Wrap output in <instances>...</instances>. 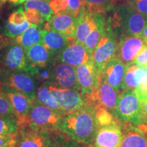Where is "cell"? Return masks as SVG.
<instances>
[{
  "mask_svg": "<svg viewBox=\"0 0 147 147\" xmlns=\"http://www.w3.org/2000/svg\"><path fill=\"white\" fill-rule=\"evenodd\" d=\"M98 127L96 107L89 104L62 116L57 130L69 138L89 147L93 142Z\"/></svg>",
  "mask_w": 147,
  "mask_h": 147,
  "instance_id": "6da1fadb",
  "label": "cell"
},
{
  "mask_svg": "<svg viewBox=\"0 0 147 147\" xmlns=\"http://www.w3.org/2000/svg\"><path fill=\"white\" fill-rule=\"evenodd\" d=\"M113 14L108 18L112 27L121 34L130 36H140L147 24V18L135 10L126 1L115 5Z\"/></svg>",
  "mask_w": 147,
  "mask_h": 147,
  "instance_id": "7a4b0ae2",
  "label": "cell"
},
{
  "mask_svg": "<svg viewBox=\"0 0 147 147\" xmlns=\"http://www.w3.org/2000/svg\"><path fill=\"white\" fill-rule=\"evenodd\" d=\"M115 114L121 123L129 122L136 126L144 124L142 121L140 100L136 89L127 90L119 93Z\"/></svg>",
  "mask_w": 147,
  "mask_h": 147,
  "instance_id": "3957f363",
  "label": "cell"
},
{
  "mask_svg": "<svg viewBox=\"0 0 147 147\" xmlns=\"http://www.w3.org/2000/svg\"><path fill=\"white\" fill-rule=\"evenodd\" d=\"M0 84L21 92L35 101L38 83L28 71L0 69Z\"/></svg>",
  "mask_w": 147,
  "mask_h": 147,
  "instance_id": "277c9868",
  "label": "cell"
},
{
  "mask_svg": "<svg viewBox=\"0 0 147 147\" xmlns=\"http://www.w3.org/2000/svg\"><path fill=\"white\" fill-rule=\"evenodd\" d=\"M54 95L62 115L76 111L89 104L79 90L60 87L51 81L45 82Z\"/></svg>",
  "mask_w": 147,
  "mask_h": 147,
  "instance_id": "5b68a950",
  "label": "cell"
},
{
  "mask_svg": "<svg viewBox=\"0 0 147 147\" xmlns=\"http://www.w3.org/2000/svg\"><path fill=\"white\" fill-rule=\"evenodd\" d=\"M59 131H50L28 123L19 126L16 147H50Z\"/></svg>",
  "mask_w": 147,
  "mask_h": 147,
  "instance_id": "8992f818",
  "label": "cell"
},
{
  "mask_svg": "<svg viewBox=\"0 0 147 147\" xmlns=\"http://www.w3.org/2000/svg\"><path fill=\"white\" fill-rule=\"evenodd\" d=\"M107 22V32L102 37L94 52L91 55V60L100 72L108 62L115 57L118 43V32L112 27L108 18Z\"/></svg>",
  "mask_w": 147,
  "mask_h": 147,
  "instance_id": "52a82bcc",
  "label": "cell"
},
{
  "mask_svg": "<svg viewBox=\"0 0 147 147\" xmlns=\"http://www.w3.org/2000/svg\"><path fill=\"white\" fill-rule=\"evenodd\" d=\"M76 71L80 91L88 103L91 104L92 98L100 83V72L91 59L77 66Z\"/></svg>",
  "mask_w": 147,
  "mask_h": 147,
  "instance_id": "ba28073f",
  "label": "cell"
},
{
  "mask_svg": "<svg viewBox=\"0 0 147 147\" xmlns=\"http://www.w3.org/2000/svg\"><path fill=\"white\" fill-rule=\"evenodd\" d=\"M0 69L28 72L30 71L31 66L27 61L25 50L13 39L0 52Z\"/></svg>",
  "mask_w": 147,
  "mask_h": 147,
  "instance_id": "9c48e42d",
  "label": "cell"
},
{
  "mask_svg": "<svg viewBox=\"0 0 147 147\" xmlns=\"http://www.w3.org/2000/svg\"><path fill=\"white\" fill-rule=\"evenodd\" d=\"M62 116L51 108L34 101L29 110L27 123L50 131H58L57 126Z\"/></svg>",
  "mask_w": 147,
  "mask_h": 147,
  "instance_id": "30bf717a",
  "label": "cell"
},
{
  "mask_svg": "<svg viewBox=\"0 0 147 147\" xmlns=\"http://www.w3.org/2000/svg\"><path fill=\"white\" fill-rule=\"evenodd\" d=\"M144 45V42L140 36L121 34L119 38L115 57L125 65L131 63Z\"/></svg>",
  "mask_w": 147,
  "mask_h": 147,
  "instance_id": "8fae6325",
  "label": "cell"
},
{
  "mask_svg": "<svg viewBox=\"0 0 147 147\" xmlns=\"http://www.w3.org/2000/svg\"><path fill=\"white\" fill-rule=\"evenodd\" d=\"M123 123L116 121L97 129L94 140L89 147H121Z\"/></svg>",
  "mask_w": 147,
  "mask_h": 147,
  "instance_id": "7c38bea8",
  "label": "cell"
},
{
  "mask_svg": "<svg viewBox=\"0 0 147 147\" xmlns=\"http://www.w3.org/2000/svg\"><path fill=\"white\" fill-rule=\"evenodd\" d=\"M49 81L60 87L74 89L80 91L77 80L76 67L67 63H62L56 59L53 64L52 76Z\"/></svg>",
  "mask_w": 147,
  "mask_h": 147,
  "instance_id": "4fadbf2b",
  "label": "cell"
},
{
  "mask_svg": "<svg viewBox=\"0 0 147 147\" xmlns=\"http://www.w3.org/2000/svg\"><path fill=\"white\" fill-rule=\"evenodd\" d=\"M119 95L118 92L104 80L100 74V83L92 98L91 104L106 108L116 117V105Z\"/></svg>",
  "mask_w": 147,
  "mask_h": 147,
  "instance_id": "5bb4252c",
  "label": "cell"
},
{
  "mask_svg": "<svg viewBox=\"0 0 147 147\" xmlns=\"http://www.w3.org/2000/svg\"><path fill=\"white\" fill-rule=\"evenodd\" d=\"M1 87L12 104L14 115L17 119L19 126L26 124L29 110L32 108L34 101L16 90L5 87L2 84Z\"/></svg>",
  "mask_w": 147,
  "mask_h": 147,
  "instance_id": "9a60e30c",
  "label": "cell"
},
{
  "mask_svg": "<svg viewBox=\"0 0 147 147\" xmlns=\"http://www.w3.org/2000/svg\"><path fill=\"white\" fill-rule=\"evenodd\" d=\"M55 59L62 63H67L76 67L91 60V55L83 44L78 43L73 40L57 55Z\"/></svg>",
  "mask_w": 147,
  "mask_h": 147,
  "instance_id": "2e32d148",
  "label": "cell"
},
{
  "mask_svg": "<svg viewBox=\"0 0 147 147\" xmlns=\"http://www.w3.org/2000/svg\"><path fill=\"white\" fill-rule=\"evenodd\" d=\"M77 18L68 13L53 14L44 25L45 29H52L74 40Z\"/></svg>",
  "mask_w": 147,
  "mask_h": 147,
  "instance_id": "e0dca14e",
  "label": "cell"
},
{
  "mask_svg": "<svg viewBox=\"0 0 147 147\" xmlns=\"http://www.w3.org/2000/svg\"><path fill=\"white\" fill-rule=\"evenodd\" d=\"M125 70V64L118 58L114 57L108 62L100 74L104 80L120 93Z\"/></svg>",
  "mask_w": 147,
  "mask_h": 147,
  "instance_id": "ac0fdd59",
  "label": "cell"
},
{
  "mask_svg": "<svg viewBox=\"0 0 147 147\" xmlns=\"http://www.w3.org/2000/svg\"><path fill=\"white\" fill-rule=\"evenodd\" d=\"M121 147H147V131L131 123H124Z\"/></svg>",
  "mask_w": 147,
  "mask_h": 147,
  "instance_id": "d6986e66",
  "label": "cell"
},
{
  "mask_svg": "<svg viewBox=\"0 0 147 147\" xmlns=\"http://www.w3.org/2000/svg\"><path fill=\"white\" fill-rule=\"evenodd\" d=\"M27 61L32 67H45L55 61V57L42 43L36 44L25 50Z\"/></svg>",
  "mask_w": 147,
  "mask_h": 147,
  "instance_id": "ffe728a7",
  "label": "cell"
},
{
  "mask_svg": "<svg viewBox=\"0 0 147 147\" xmlns=\"http://www.w3.org/2000/svg\"><path fill=\"white\" fill-rule=\"evenodd\" d=\"M76 18V27L74 36V40L78 43L84 45L87 37L97 25L95 15L84 7Z\"/></svg>",
  "mask_w": 147,
  "mask_h": 147,
  "instance_id": "44dd1931",
  "label": "cell"
},
{
  "mask_svg": "<svg viewBox=\"0 0 147 147\" xmlns=\"http://www.w3.org/2000/svg\"><path fill=\"white\" fill-rule=\"evenodd\" d=\"M42 43L55 57L74 40L52 29H42Z\"/></svg>",
  "mask_w": 147,
  "mask_h": 147,
  "instance_id": "7402d4cb",
  "label": "cell"
},
{
  "mask_svg": "<svg viewBox=\"0 0 147 147\" xmlns=\"http://www.w3.org/2000/svg\"><path fill=\"white\" fill-rule=\"evenodd\" d=\"M96 27L87 37L84 45L90 55L93 54L100 40L107 32L108 22L104 13H95Z\"/></svg>",
  "mask_w": 147,
  "mask_h": 147,
  "instance_id": "603a6c76",
  "label": "cell"
},
{
  "mask_svg": "<svg viewBox=\"0 0 147 147\" xmlns=\"http://www.w3.org/2000/svg\"><path fill=\"white\" fill-rule=\"evenodd\" d=\"M144 75L145 70L143 67L133 63L126 65V70L121 87V92L136 89L142 82Z\"/></svg>",
  "mask_w": 147,
  "mask_h": 147,
  "instance_id": "cb8c5ba5",
  "label": "cell"
},
{
  "mask_svg": "<svg viewBox=\"0 0 147 147\" xmlns=\"http://www.w3.org/2000/svg\"><path fill=\"white\" fill-rule=\"evenodd\" d=\"M13 40L27 50L32 46L42 42V27L32 25L23 34L13 38Z\"/></svg>",
  "mask_w": 147,
  "mask_h": 147,
  "instance_id": "d4e9b609",
  "label": "cell"
},
{
  "mask_svg": "<svg viewBox=\"0 0 147 147\" xmlns=\"http://www.w3.org/2000/svg\"><path fill=\"white\" fill-rule=\"evenodd\" d=\"M35 102L47 106L55 111L60 113L59 108L56 99L55 98L54 95L51 93L50 89L46 82H44L38 86L36 91Z\"/></svg>",
  "mask_w": 147,
  "mask_h": 147,
  "instance_id": "484cf974",
  "label": "cell"
},
{
  "mask_svg": "<svg viewBox=\"0 0 147 147\" xmlns=\"http://www.w3.org/2000/svg\"><path fill=\"white\" fill-rule=\"evenodd\" d=\"M84 7L91 13H104L113 10L117 0H83Z\"/></svg>",
  "mask_w": 147,
  "mask_h": 147,
  "instance_id": "4316f807",
  "label": "cell"
},
{
  "mask_svg": "<svg viewBox=\"0 0 147 147\" xmlns=\"http://www.w3.org/2000/svg\"><path fill=\"white\" fill-rule=\"evenodd\" d=\"M23 5L25 10H33L41 14L46 22L54 14L49 3L43 0H26Z\"/></svg>",
  "mask_w": 147,
  "mask_h": 147,
  "instance_id": "83f0119b",
  "label": "cell"
},
{
  "mask_svg": "<svg viewBox=\"0 0 147 147\" xmlns=\"http://www.w3.org/2000/svg\"><path fill=\"white\" fill-rule=\"evenodd\" d=\"M31 25H32L27 21H25L21 25H15V24L7 21L1 27L0 33L8 38H14L23 34Z\"/></svg>",
  "mask_w": 147,
  "mask_h": 147,
  "instance_id": "f1b7e54d",
  "label": "cell"
},
{
  "mask_svg": "<svg viewBox=\"0 0 147 147\" xmlns=\"http://www.w3.org/2000/svg\"><path fill=\"white\" fill-rule=\"evenodd\" d=\"M19 129L16 117L0 116V135L17 134Z\"/></svg>",
  "mask_w": 147,
  "mask_h": 147,
  "instance_id": "f546056e",
  "label": "cell"
},
{
  "mask_svg": "<svg viewBox=\"0 0 147 147\" xmlns=\"http://www.w3.org/2000/svg\"><path fill=\"white\" fill-rule=\"evenodd\" d=\"M50 147H89L69 138L63 134L58 131L55 135Z\"/></svg>",
  "mask_w": 147,
  "mask_h": 147,
  "instance_id": "4dcf8cb0",
  "label": "cell"
},
{
  "mask_svg": "<svg viewBox=\"0 0 147 147\" xmlns=\"http://www.w3.org/2000/svg\"><path fill=\"white\" fill-rule=\"evenodd\" d=\"M0 116L15 117L13 107L0 84Z\"/></svg>",
  "mask_w": 147,
  "mask_h": 147,
  "instance_id": "1f68e13d",
  "label": "cell"
},
{
  "mask_svg": "<svg viewBox=\"0 0 147 147\" xmlns=\"http://www.w3.org/2000/svg\"><path fill=\"white\" fill-rule=\"evenodd\" d=\"M95 107H96V119L99 127L107 125L116 121H118L115 116L106 108L100 106H95Z\"/></svg>",
  "mask_w": 147,
  "mask_h": 147,
  "instance_id": "d6a6232c",
  "label": "cell"
},
{
  "mask_svg": "<svg viewBox=\"0 0 147 147\" xmlns=\"http://www.w3.org/2000/svg\"><path fill=\"white\" fill-rule=\"evenodd\" d=\"M25 15H26V21H28L31 25H35L42 27L45 22H46L42 14L35 10H25Z\"/></svg>",
  "mask_w": 147,
  "mask_h": 147,
  "instance_id": "836d02e7",
  "label": "cell"
},
{
  "mask_svg": "<svg viewBox=\"0 0 147 147\" xmlns=\"http://www.w3.org/2000/svg\"><path fill=\"white\" fill-rule=\"evenodd\" d=\"M25 21H26L25 11H24L23 8L22 6H20V8H18L16 11L12 12L8 19V21L15 24V25H21Z\"/></svg>",
  "mask_w": 147,
  "mask_h": 147,
  "instance_id": "e575fe53",
  "label": "cell"
},
{
  "mask_svg": "<svg viewBox=\"0 0 147 147\" xmlns=\"http://www.w3.org/2000/svg\"><path fill=\"white\" fill-rule=\"evenodd\" d=\"M139 13L142 14L147 18V0H134L131 1H126Z\"/></svg>",
  "mask_w": 147,
  "mask_h": 147,
  "instance_id": "d590c367",
  "label": "cell"
},
{
  "mask_svg": "<svg viewBox=\"0 0 147 147\" xmlns=\"http://www.w3.org/2000/svg\"><path fill=\"white\" fill-rule=\"evenodd\" d=\"M17 134L0 135V147H16Z\"/></svg>",
  "mask_w": 147,
  "mask_h": 147,
  "instance_id": "8d00e7d4",
  "label": "cell"
},
{
  "mask_svg": "<svg viewBox=\"0 0 147 147\" xmlns=\"http://www.w3.org/2000/svg\"><path fill=\"white\" fill-rule=\"evenodd\" d=\"M133 63L136 64L141 67H147V45H145L142 50L136 55Z\"/></svg>",
  "mask_w": 147,
  "mask_h": 147,
  "instance_id": "74e56055",
  "label": "cell"
},
{
  "mask_svg": "<svg viewBox=\"0 0 147 147\" xmlns=\"http://www.w3.org/2000/svg\"><path fill=\"white\" fill-rule=\"evenodd\" d=\"M138 95L141 102L142 121L144 124L147 125V95Z\"/></svg>",
  "mask_w": 147,
  "mask_h": 147,
  "instance_id": "f35d334b",
  "label": "cell"
},
{
  "mask_svg": "<svg viewBox=\"0 0 147 147\" xmlns=\"http://www.w3.org/2000/svg\"><path fill=\"white\" fill-rule=\"evenodd\" d=\"M145 70V75L142 82L139 84L136 89L138 94L140 95H147V67H143Z\"/></svg>",
  "mask_w": 147,
  "mask_h": 147,
  "instance_id": "ab89813d",
  "label": "cell"
},
{
  "mask_svg": "<svg viewBox=\"0 0 147 147\" xmlns=\"http://www.w3.org/2000/svg\"><path fill=\"white\" fill-rule=\"evenodd\" d=\"M13 38H10L8 37L3 36L0 33V52L3 49L8 46L9 44L11 43Z\"/></svg>",
  "mask_w": 147,
  "mask_h": 147,
  "instance_id": "60d3db41",
  "label": "cell"
},
{
  "mask_svg": "<svg viewBox=\"0 0 147 147\" xmlns=\"http://www.w3.org/2000/svg\"><path fill=\"white\" fill-rule=\"evenodd\" d=\"M140 36L142 38L143 42H144V44L147 45V24L145 25L144 29H143L142 32L141 33V34L140 35Z\"/></svg>",
  "mask_w": 147,
  "mask_h": 147,
  "instance_id": "b9f144b4",
  "label": "cell"
},
{
  "mask_svg": "<svg viewBox=\"0 0 147 147\" xmlns=\"http://www.w3.org/2000/svg\"><path fill=\"white\" fill-rule=\"evenodd\" d=\"M10 1V3H13L14 5H18V4H21L22 3H24L26 0H6V1Z\"/></svg>",
  "mask_w": 147,
  "mask_h": 147,
  "instance_id": "7bdbcfd3",
  "label": "cell"
},
{
  "mask_svg": "<svg viewBox=\"0 0 147 147\" xmlns=\"http://www.w3.org/2000/svg\"><path fill=\"white\" fill-rule=\"evenodd\" d=\"M5 1H6V0H0V8L2 7V5L5 3Z\"/></svg>",
  "mask_w": 147,
  "mask_h": 147,
  "instance_id": "ee69618b",
  "label": "cell"
},
{
  "mask_svg": "<svg viewBox=\"0 0 147 147\" xmlns=\"http://www.w3.org/2000/svg\"><path fill=\"white\" fill-rule=\"evenodd\" d=\"M117 1H134V0H117Z\"/></svg>",
  "mask_w": 147,
  "mask_h": 147,
  "instance_id": "f6af8a7d",
  "label": "cell"
},
{
  "mask_svg": "<svg viewBox=\"0 0 147 147\" xmlns=\"http://www.w3.org/2000/svg\"><path fill=\"white\" fill-rule=\"evenodd\" d=\"M43 1H47V2H49V1H50L51 0H43Z\"/></svg>",
  "mask_w": 147,
  "mask_h": 147,
  "instance_id": "bcb514c9",
  "label": "cell"
}]
</instances>
